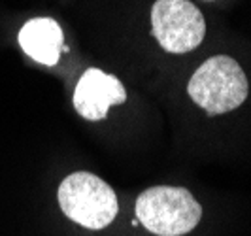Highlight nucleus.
<instances>
[{"mask_svg":"<svg viewBox=\"0 0 251 236\" xmlns=\"http://www.w3.org/2000/svg\"><path fill=\"white\" fill-rule=\"evenodd\" d=\"M189 95L208 115L236 110L248 97V78L232 57L215 55L202 64L189 81Z\"/></svg>","mask_w":251,"mask_h":236,"instance_id":"f257e3e1","label":"nucleus"},{"mask_svg":"<svg viewBox=\"0 0 251 236\" xmlns=\"http://www.w3.org/2000/svg\"><path fill=\"white\" fill-rule=\"evenodd\" d=\"M136 217L153 235L181 236L199 225L202 208L187 189L159 185L140 193Z\"/></svg>","mask_w":251,"mask_h":236,"instance_id":"f03ea898","label":"nucleus"},{"mask_svg":"<svg viewBox=\"0 0 251 236\" xmlns=\"http://www.w3.org/2000/svg\"><path fill=\"white\" fill-rule=\"evenodd\" d=\"M59 204L66 217L93 231L108 227L119 210L112 187L89 172L64 178L59 185Z\"/></svg>","mask_w":251,"mask_h":236,"instance_id":"7ed1b4c3","label":"nucleus"},{"mask_svg":"<svg viewBox=\"0 0 251 236\" xmlns=\"http://www.w3.org/2000/svg\"><path fill=\"white\" fill-rule=\"evenodd\" d=\"M153 36L168 53H187L199 48L206 34L201 10L189 0H157L151 8Z\"/></svg>","mask_w":251,"mask_h":236,"instance_id":"20e7f679","label":"nucleus"},{"mask_svg":"<svg viewBox=\"0 0 251 236\" xmlns=\"http://www.w3.org/2000/svg\"><path fill=\"white\" fill-rule=\"evenodd\" d=\"M126 93L123 83L99 68H89L79 78L74 91V108L89 121H100L108 115V108L123 104Z\"/></svg>","mask_w":251,"mask_h":236,"instance_id":"39448f33","label":"nucleus"},{"mask_svg":"<svg viewBox=\"0 0 251 236\" xmlns=\"http://www.w3.org/2000/svg\"><path fill=\"white\" fill-rule=\"evenodd\" d=\"M19 44L28 57L46 66L57 64L61 51L66 50L61 26L50 17H36L25 23L19 30Z\"/></svg>","mask_w":251,"mask_h":236,"instance_id":"423d86ee","label":"nucleus"}]
</instances>
